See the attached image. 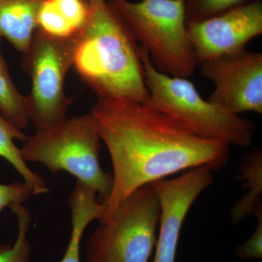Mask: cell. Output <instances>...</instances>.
I'll list each match as a JSON object with an SVG mask.
<instances>
[{
	"instance_id": "1",
	"label": "cell",
	"mask_w": 262,
	"mask_h": 262,
	"mask_svg": "<svg viewBox=\"0 0 262 262\" xmlns=\"http://www.w3.org/2000/svg\"><path fill=\"white\" fill-rule=\"evenodd\" d=\"M91 113L113 168L101 222L143 186L198 167L220 170L228 160V144L194 135L146 103L98 98Z\"/></svg>"
},
{
	"instance_id": "2",
	"label": "cell",
	"mask_w": 262,
	"mask_h": 262,
	"mask_svg": "<svg viewBox=\"0 0 262 262\" xmlns=\"http://www.w3.org/2000/svg\"><path fill=\"white\" fill-rule=\"evenodd\" d=\"M72 67L99 99L149 100L140 48L106 0L77 38Z\"/></svg>"
},
{
	"instance_id": "3",
	"label": "cell",
	"mask_w": 262,
	"mask_h": 262,
	"mask_svg": "<svg viewBox=\"0 0 262 262\" xmlns=\"http://www.w3.org/2000/svg\"><path fill=\"white\" fill-rule=\"evenodd\" d=\"M139 48L149 94L146 104L199 137L239 147L252 144V122L205 100L187 78L160 72Z\"/></svg>"
},
{
	"instance_id": "4",
	"label": "cell",
	"mask_w": 262,
	"mask_h": 262,
	"mask_svg": "<svg viewBox=\"0 0 262 262\" xmlns=\"http://www.w3.org/2000/svg\"><path fill=\"white\" fill-rule=\"evenodd\" d=\"M101 141L97 123L90 113L36 129L20 149L27 163L42 164L54 175L67 172L104 201L111 193L113 177L100 164Z\"/></svg>"
},
{
	"instance_id": "5",
	"label": "cell",
	"mask_w": 262,
	"mask_h": 262,
	"mask_svg": "<svg viewBox=\"0 0 262 262\" xmlns=\"http://www.w3.org/2000/svg\"><path fill=\"white\" fill-rule=\"evenodd\" d=\"M151 63L172 77L189 78L196 63L188 37L183 0H107Z\"/></svg>"
},
{
	"instance_id": "6",
	"label": "cell",
	"mask_w": 262,
	"mask_h": 262,
	"mask_svg": "<svg viewBox=\"0 0 262 262\" xmlns=\"http://www.w3.org/2000/svg\"><path fill=\"white\" fill-rule=\"evenodd\" d=\"M161 215L151 184L127 196L90 237L86 262H148Z\"/></svg>"
},
{
	"instance_id": "7",
	"label": "cell",
	"mask_w": 262,
	"mask_h": 262,
	"mask_svg": "<svg viewBox=\"0 0 262 262\" xmlns=\"http://www.w3.org/2000/svg\"><path fill=\"white\" fill-rule=\"evenodd\" d=\"M78 37L57 39L36 31L22 53V69L31 81L30 92L26 96L27 110L35 129L56 125L67 118L73 99L66 94L64 83L73 67Z\"/></svg>"
},
{
	"instance_id": "8",
	"label": "cell",
	"mask_w": 262,
	"mask_h": 262,
	"mask_svg": "<svg viewBox=\"0 0 262 262\" xmlns=\"http://www.w3.org/2000/svg\"><path fill=\"white\" fill-rule=\"evenodd\" d=\"M214 83L208 101L234 115L262 113V53L244 48L201 64Z\"/></svg>"
},
{
	"instance_id": "9",
	"label": "cell",
	"mask_w": 262,
	"mask_h": 262,
	"mask_svg": "<svg viewBox=\"0 0 262 262\" xmlns=\"http://www.w3.org/2000/svg\"><path fill=\"white\" fill-rule=\"evenodd\" d=\"M188 37L196 63L246 48L262 33V2L253 0L222 14L187 24Z\"/></svg>"
},
{
	"instance_id": "10",
	"label": "cell",
	"mask_w": 262,
	"mask_h": 262,
	"mask_svg": "<svg viewBox=\"0 0 262 262\" xmlns=\"http://www.w3.org/2000/svg\"><path fill=\"white\" fill-rule=\"evenodd\" d=\"M213 182L211 169L202 166L186 170L176 178L151 184L161 206L160 234L152 262H176L181 230L188 212L198 196Z\"/></svg>"
},
{
	"instance_id": "11",
	"label": "cell",
	"mask_w": 262,
	"mask_h": 262,
	"mask_svg": "<svg viewBox=\"0 0 262 262\" xmlns=\"http://www.w3.org/2000/svg\"><path fill=\"white\" fill-rule=\"evenodd\" d=\"M94 6L88 0H43L37 17V30L48 37L73 39L87 27Z\"/></svg>"
},
{
	"instance_id": "12",
	"label": "cell",
	"mask_w": 262,
	"mask_h": 262,
	"mask_svg": "<svg viewBox=\"0 0 262 262\" xmlns=\"http://www.w3.org/2000/svg\"><path fill=\"white\" fill-rule=\"evenodd\" d=\"M96 196L94 189L76 180L68 199L72 225L70 238L60 262H81L80 244L84 231L94 220L101 222L106 211L104 203H100Z\"/></svg>"
},
{
	"instance_id": "13",
	"label": "cell",
	"mask_w": 262,
	"mask_h": 262,
	"mask_svg": "<svg viewBox=\"0 0 262 262\" xmlns=\"http://www.w3.org/2000/svg\"><path fill=\"white\" fill-rule=\"evenodd\" d=\"M43 0H0V37L20 53L27 51L37 30Z\"/></svg>"
},
{
	"instance_id": "14",
	"label": "cell",
	"mask_w": 262,
	"mask_h": 262,
	"mask_svg": "<svg viewBox=\"0 0 262 262\" xmlns=\"http://www.w3.org/2000/svg\"><path fill=\"white\" fill-rule=\"evenodd\" d=\"M27 138L28 136L23 130H19L0 115V158L8 161L21 176L24 182L32 188L34 195L47 194L49 188L44 179L29 168L22 158L20 148L15 145V139L24 142Z\"/></svg>"
},
{
	"instance_id": "15",
	"label": "cell",
	"mask_w": 262,
	"mask_h": 262,
	"mask_svg": "<svg viewBox=\"0 0 262 262\" xmlns=\"http://www.w3.org/2000/svg\"><path fill=\"white\" fill-rule=\"evenodd\" d=\"M0 37V115L19 130L28 126L27 99L17 89L1 51Z\"/></svg>"
},
{
	"instance_id": "16",
	"label": "cell",
	"mask_w": 262,
	"mask_h": 262,
	"mask_svg": "<svg viewBox=\"0 0 262 262\" xmlns=\"http://www.w3.org/2000/svg\"><path fill=\"white\" fill-rule=\"evenodd\" d=\"M241 170V180L246 182L249 192L239 200L232 208V218L236 222L253 214L258 203L261 202V151L258 150L248 155L245 158Z\"/></svg>"
},
{
	"instance_id": "17",
	"label": "cell",
	"mask_w": 262,
	"mask_h": 262,
	"mask_svg": "<svg viewBox=\"0 0 262 262\" xmlns=\"http://www.w3.org/2000/svg\"><path fill=\"white\" fill-rule=\"evenodd\" d=\"M18 220V235L13 246L0 245V262H30L31 245L28 232L32 216L28 208L22 204L10 208Z\"/></svg>"
},
{
	"instance_id": "18",
	"label": "cell",
	"mask_w": 262,
	"mask_h": 262,
	"mask_svg": "<svg viewBox=\"0 0 262 262\" xmlns=\"http://www.w3.org/2000/svg\"><path fill=\"white\" fill-rule=\"evenodd\" d=\"M187 24L202 21L222 14L253 0H183Z\"/></svg>"
},
{
	"instance_id": "19",
	"label": "cell",
	"mask_w": 262,
	"mask_h": 262,
	"mask_svg": "<svg viewBox=\"0 0 262 262\" xmlns=\"http://www.w3.org/2000/svg\"><path fill=\"white\" fill-rule=\"evenodd\" d=\"M253 215L257 217L256 228L252 235L237 248L236 253L241 259H261L262 258V205L258 203Z\"/></svg>"
},
{
	"instance_id": "20",
	"label": "cell",
	"mask_w": 262,
	"mask_h": 262,
	"mask_svg": "<svg viewBox=\"0 0 262 262\" xmlns=\"http://www.w3.org/2000/svg\"><path fill=\"white\" fill-rule=\"evenodd\" d=\"M32 195V188L25 182L0 184V213L7 207L23 205Z\"/></svg>"
},
{
	"instance_id": "21",
	"label": "cell",
	"mask_w": 262,
	"mask_h": 262,
	"mask_svg": "<svg viewBox=\"0 0 262 262\" xmlns=\"http://www.w3.org/2000/svg\"><path fill=\"white\" fill-rule=\"evenodd\" d=\"M90 4L92 5V6H96V5L101 4V3H103L105 0H88Z\"/></svg>"
}]
</instances>
